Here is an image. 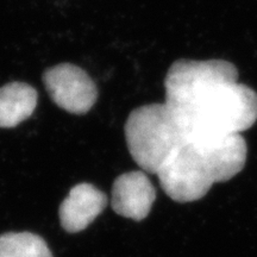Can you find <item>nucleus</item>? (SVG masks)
<instances>
[{
  "label": "nucleus",
  "mask_w": 257,
  "mask_h": 257,
  "mask_svg": "<svg viewBox=\"0 0 257 257\" xmlns=\"http://www.w3.org/2000/svg\"><path fill=\"white\" fill-rule=\"evenodd\" d=\"M166 102L187 141L240 135L257 120V93L225 60H178L165 79Z\"/></svg>",
  "instance_id": "1"
},
{
  "label": "nucleus",
  "mask_w": 257,
  "mask_h": 257,
  "mask_svg": "<svg viewBox=\"0 0 257 257\" xmlns=\"http://www.w3.org/2000/svg\"><path fill=\"white\" fill-rule=\"evenodd\" d=\"M245 161L246 143L240 135L192 140L174 150L156 175L169 198L191 202L205 197L217 182L238 174Z\"/></svg>",
  "instance_id": "2"
},
{
  "label": "nucleus",
  "mask_w": 257,
  "mask_h": 257,
  "mask_svg": "<svg viewBox=\"0 0 257 257\" xmlns=\"http://www.w3.org/2000/svg\"><path fill=\"white\" fill-rule=\"evenodd\" d=\"M125 138L135 162L150 174H156L168 156L186 142L166 104L135 108L125 124Z\"/></svg>",
  "instance_id": "3"
},
{
  "label": "nucleus",
  "mask_w": 257,
  "mask_h": 257,
  "mask_svg": "<svg viewBox=\"0 0 257 257\" xmlns=\"http://www.w3.org/2000/svg\"><path fill=\"white\" fill-rule=\"evenodd\" d=\"M43 82L51 100L70 113H87L98 99L95 83L75 64L61 63L47 69Z\"/></svg>",
  "instance_id": "4"
},
{
  "label": "nucleus",
  "mask_w": 257,
  "mask_h": 257,
  "mask_svg": "<svg viewBox=\"0 0 257 257\" xmlns=\"http://www.w3.org/2000/svg\"><path fill=\"white\" fill-rule=\"evenodd\" d=\"M155 198V188L143 172L125 173L112 186V208L134 220H142L149 214Z\"/></svg>",
  "instance_id": "5"
},
{
  "label": "nucleus",
  "mask_w": 257,
  "mask_h": 257,
  "mask_svg": "<svg viewBox=\"0 0 257 257\" xmlns=\"http://www.w3.org/2000/svg\"><path fill=\"white\" fill-rule=\"evenodd\" d=\"M107 205L104 193L91 184H79L70 189L69 195L60 206V221L67 232L85 230Z\"/></svg>",
  "instance_id": "6"
},
{
  "label": "nucleus",
  "mask_w": 257,
  "mask_h": 257,
  "mask_svg": "<svg viewBox=\"0 0 257 257\" xmlns=\"http://www.w3.org/2000/svg\"><path fill=\"white\" fill-rule=\"evenodd\" d=\"M37 92L25 82H10L0 88V127H16L34 113Z\"/></svg>",
  "instance_id": "7"
},
{
  "label": "nucleus",
  "mask_w": 257,
  "mask_h": 257,
  "mask_svg": "<svg viewBox=\"0 0 257 257\" xmlns=\"http://www.w3.org/2000/svg\"><path fill=\"white\" fill-rule=\"evenodd\" d=\"M0 257H53V253L37 234L9 232L0 236Z\"/></svg>",
  "instance_id": "8"
}]
</instances>
